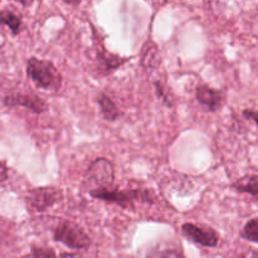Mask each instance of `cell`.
I'll use <instances>...</instances> for the list:
<instances>
[{"label": "cell", "instance_id": "obj_7", "mask_svg": "<svg viewBox=\"0 0 258 258\" xmlns=\"http://www.w3.org/2000/svg\"><path fill=\"white\" fill-rule=\"evenodd\" d=\"M4 103L9 107H14V106L24 107L34 113H44L49 107L45 100H43L42 97L37 96L35 93H12V95H8L4 98Z\"/></svg>", "mask_w": 258, "mask_h": 258}, {"label": "cell", "instance_id": "obj_6", "mask_svg": "<svg viewBox=\"0 0 258 258\" xmlns=\"http://www.w3.org/2000/svg\"><path fill=\"white\" fill-rule=\"evenodd\" d=\"M181 234L188 241L199 244L202 247L213 248L219 244V234L214 228L202 224H194L188 222L181 226Z\"/></svg>", "mask_w": 258, "mask_h": 258}, {"label": "cell", "instance_id": "obj_12", "mask_svg": "<svg viewBox=\"0 0 258 258\" xmlns=\"http://www.w3.org/2000/svg\"><path fill=\"white\" fill-rule=\"evenodd\" d=\"M232 188L238 193L249 194L253 198L258 199V174H248L242 178L237 179Z\"/></svg>", "mask_w": 258, "mask_h": 258}, {"label": "cell", "instance_id": "obj_14", "mask_svg": "<svg viewBox=\"0 0 258 258\" xmlns=\"http://www.w3.org/2000/svg\"><path fill=\"white\" fill-rule=\"evenodd\" d=\"M146 258H185L181 248L176 246H156L150 249Z\"/></svg>", "mask_w": 258, "mask_h": 258}, {"label": "cell", "instance_id": "obj_17", "mask_svg": "<svg viewBox=\"0 0 258 258\" xmlns=\"http://www.w3.org/2000/svg\"><path fill=\"white\" fill-rule=\"evenodd\" d=\"M33 258H57V254L52 248L48 247H32Z\"/></svg>", "mask_w": 258, "mask_h": 258}, {"label": "cell", "instance_id": "obj_16", "mask_svg": "<svg viewBox=\"0 0 258 258\" xmlns=\"http://www.w3.org/2000/svg\"><path fill=\"white\" fill-rule=\"evenodd\" d=\"M154 86H155L156 95H158V97L160 98L161 102L165 103L168 107H171V106H173V101H171L170 96H169V91L165 90L163 83H161L160 81H156V82L154 83Z\"/></svg>", "mask_w": 258, "mask_h": 258}, {"label": "cell", "instance_id": "obj_8", "mask_svg": "<svg viewBox=\"0 0 258 258\" xmlns=\"http://www.w3.org/2000/svg\"><path fill=\"white\" fill-rule=\"evenodd\" d=\"M196 98L207 110L211 112H217L223 107L226 95L222 90L211 87L207 83H199L196 88Z\"/></svg>", "mask_w": 258, "mask_h": 258}, {"label": "cell", "instance_id": "obj_11", "mask_svg": "<svg viewBox=\"0 0 258 258\" xmlns=\"http://www.w3.org/2000/svg\"><path fill=\"white\" fill-rule=\"evenodd\" d=\"M96 102H97L98 107H100L101 116H102L105 120L113 122V121H116L120 117L121 112L120 110H118L117 105L113 102V100L107 95V93H98L97 97H96Z\"/></svg>", "mask_w": 258, "mask_h": 258}, {"label": "cell", "instance_id": "obj_3", "mask_svg": "<svg viewBox=\"0 0 258 258\" xmlns=\"http://www.w3.org/2000/svg\"><path fill=\"white\" fill-rule=\"evenodd\" d=\"M54 241L71 249H86L91 246V238L75 222L60 219L53 229Z\"/></svg>", "mask_w": 258, "mask_h": 258}, {"label": "cell", "instance_id": "obj_2", "mask_svg": "<svg viewBox=\"0 0 258 258\" xmlns=\"http://www.w3.org/2000/svg\"><path fill=\"white\" fill-rule=\"evenodd\" d=\"M27 76L40 90L58 92L62 87V75L50 60L32 57L27 62Z\"/></svg>", "mask_w": 258, "mask_h": 258}, {"label": "cell", "instance_id": "obj_4", "mask_svg": "<svg viewBox=\"0 0 258 258\" xmlns=\"http://www.w3.org/2000/svg\"><path fill=\"white\" fill-rule=\"evenodd\" d=\"M115 181V168L108 159L98 158L92 161L85 174V183L88 185V191L95 189L111 188Z\"/></svg>", "mask_w": 258, "mask_h": 258}, {"label": "cell", "instance_id": "obj_10", "mask_svg": "<svg viewBox=\"0 0 258 258\" xmlns=\"http://www.w3.org/2000/svg\"><path fill=\"white\" fill-rule=\"evenodd\" d=\"M140 64L144 70L151 71L155 70L160 64V54H159V48L151 39H149L141 48Z\"/></svg>", "mask_w": 258, "mask_h": 258}, {"label": "cell", "instance_id": "obj_9", "mask_svg": "<svg viewBox=\"0 0 258 258\" xmlns=\"http://www.w3.org/2000/svg\"><path fill=\"white\" fill-rule=\"evenodd\" d=\"M96 55H97L98 72H100L101 76H106L108 75V73L113 72V71L117 70L118 67H121V66H123L125 63H127L128 60L131 59V58L120 57V55L110 53L108 50H106L105 47H103L102 42L98 43Z\"/></svg>", "mask_w": 258, "mask_h": 258}, {"label": "cell", "instance_id": "obj_18", "mask_svg": "<svg viewBox=\"0 0 258 258\" xmlns=\"http://www.w3.org/2000/svg\"><path fill=\"white\" fill-rule=\"evenodd\" d=\"M243 116L249 121H253L258 127V111L256 110H249V108H246L243 111Z\"/></svg>", "mask_w": 258, "mask_h": 258}, {"label": "cell", "instance_id": "obj_20", "mask_svg": "<svg viewBox=\"0 0 258 258\" xmlns=\"http://www.w3.org/2000/svg\"><path fill=\"white\" fill-rule=\"evenodd\" d=\"M242 258H258V251H254V249L248 251Z\"/></svg>", "mask_w": 258, "mask_h": 258}, {"label": "cell", "instance_id": "obj_1", "mask_svg": "<svg viewBox=\"0 0 258 258\" xmlns=\"http://www.w3.org/2000/svg\"><path fill=\"white\" fill-rule=\"evenodd\" d=\"M88 193H90L92 198L103 201L106 203L116 204V206H118L122 209H126V211H135L136 203H158V197L150 189H120L113 185L111 188L95 189V190H91Z\"/></svg>", "mask_w": 258, "mask_h": 258}, {"label": "cell", "instance_id": "obj_5", "mask_svg": "<svg viewBox=\"0 0 258 258\" xmlns=\"http://www.w3.org/2000/svg\"><path fill=\"white\" fill-rule=\"evenodd\" d=\"M63 201L62 189L55 186H40L29 190L27 196V203L30 211L42 213L52 207L57 206Z\"/></svg>", "mask_w": 258, "mask_h": 258}, {"label": "cell", "instance_id": "obj_19", "mask_svg": "<svg viewBox=\"0 0 258 258\" xmlns=\"http://www.w3.org/2000/svg\"><path fill=\"white\" fill-rule=\"evenodd\" d=\"M8 179V168L5 166V164H3L0 161V183L5 181Z\"/></svg>", "mask_w": 258, "mask_h": 258}, {"label": "cell", "instance_id": "obj_13", "mask_svg": "<svg viewBox=\"0 0 258 258\" xmlns=\"http://www.w3.org/2000/svg\"><path fill=\"white\" fill-rule=\"evenodd\" d=\"M0 24L9 28L13 34H19L23 29V22L20 15L9 9L0 12Z\"/></svg>", "mask_w": 258, "mask_h": 258}, {"label": "cell", "instance_id": "obj_15", "mask_svg": "<svg viewBox=\"0 0 258 258\" xmlns=\"http://www.w3.org/2000/svg\"><path fill=\"white\" fill-rule=\"evenodd\" d=\"M241 237L246 241L258 244V217L252 218L244 224L241 231Z\"/></svg>", "mask_w": 258, "mask_h": 258}]
</instances>
